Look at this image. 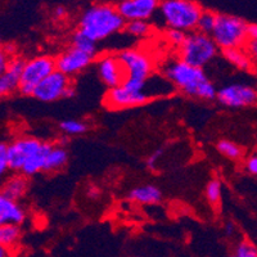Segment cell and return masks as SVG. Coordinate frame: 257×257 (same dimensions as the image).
<instances>
[{
    "mask_svg": "<svg viewBox=\"0 0 257 257\" xmlns=\"http://www.w3.org/2000/svg\"><path fill=\"white\" fill-rule=\"evenodd\" d=\"M216 99L228 108H247L257 104L256 88L244 82H231L217 89Z\"/></svg>",
    "mask_w": 257,
    "mask_h": 257,
    "instance_id": "cell-10",
    "label": "cell"
},
{
    "mask_svg": "<svg viewBox=\"0 0 257 257\" xmlns=\"http://www.w3.org/2000/svg\"><path fill=\"white\" fill-rule=\"evenodd\" d=\"M25 59L15 57L9 64L8 70L0 75V99L12 95L15 91L20 90V82L22 70L25 66Z\"/></svg>",
    "mask_w": 257,
    "mask_h": 257,
    "instance_id": "cell-15",
    "label": "cell"
},
{
    "mask_svg": "<svg viewBox=\"0 0 257 257\" xmlns=\"http://www.w3.org/2000/svg\"><path fill=\"white\" fill-rule=\"evenodd\" d=\"M126 73V79L146 81L153 75L155 62L148 53L137 48L121 50L117 54Z\"/></svg>",
    "mask_w": 257,
    "mask_h": 257,
    "instance_id": "cell-9",
    "label": "cell"
},
{
    "mask_svg": "<svg viewBox=\"0 0 257 257\" xmlns=\"http://www.w3.org/2000/svg\"><path fill=\"white\" fill-rule=\"evenodd\" d=\"M152 25L148 21H130L126 22L125 31L135 39L148 38L152 34Z\"/></svg>",
    "mask_w": 257,
    "mask_h": 257,
    "instance_id": "cell-24",
    "label": "cell"
},
{
    "mask_svg": "<svg viewBox=\"0 0 257 257\" xmlns=\"http://www.w3.org/2000/svg\"><path fill=\"white\" fill-rule=\"evenodd\" d=\"M244 171L249 175L257 176V153H252L244 161Z\"/></svg>",
    "mask_w": 257,
    "mask_h": 257,
    "instance_id": "cell-34",
    "label": "cell"
},
{
    "mask_svg": "<svg viewBox=\"0 0 257 257\" xmlns=\"http://www.w3.org/2000/svg\"><path fill=\"white\" fill-rule=\"evenodd\" d=\"M247 29L248 24L237 16L217 15L211 38L221 50L243 48L248 41Z\"/></svg>",
    "mask_w": 257,
    "mask_h": 257,
    "instance_id": "cell-6",
    "label": "cell"
},
{
    "mask_svg": "<svg viewBox=\"0 0 257 257\" xmlns=\"http://www.w3.org/2000/svg\"><path fill=\"white\" fill-rule=\"evenodd\" d=\"M205 196L208 203L212 206L219 205L222 196V183L220 179H211L208 181L205 189Z\"/></svg>",
    "mask_w": 257,
    "mask_h": 257,
    "instance_id": "cell-27",
    "label": "cell"
},
{
    "mask_svg": "<svg viewBox=\"0 0 257 257\" xmlns=\"http://www.w3.org/2000/svg\"><path fill=\"white\" fill-rule=\"evenodd\" d=\"M0 257H12V251L0 244Z\"/></svg>",
    "mask_w": 257,
    "mask_h": 257,
    "instance_id": "cell-38",
    "label": "cell"
},
{
    "mask_svg": "<svg viewBox=\"0 0 257 257\" xmlns=\"http://www.w3.org/2000/svg\"><path fill=\"white\" fill-rule=\"evenodd\" d=\"M219 47L211 35L199 31L187 34L184 43L178 48V57L194 67L205 68L217 57Z\"/></svg>",
    "mask_w": 257,
    "mask_h": 257,
    "instance_id": "cell-5",
    "label": "cell"
},
{
    "mask_svg": "<svg viewBox=\"0 0 257 257\" xmlns=\"http://www.w3.org/2000/svg\"><path fill=\"white\" fill-rule=\"evenodd\" d=\"M68 162V152L64 147L59 144H53L48 153L47 166H45V173H56L61 171Z\"/></svg>",
    "mask_w": 257,
    "mask_h": 257,
    "instance_id": "cell-22",
    "label": "cell"
},
{
    "mask_svg": "<svg viewBox=\"0 0 257 257\" xmlns=\"http://www.w3.org/2000/svg\"><path fill=\"white\" fill-rule=\"evenodd\" d=\"M71 45L72 47H76L79 49L85 50V52L91 53V54H95L98 52V48H96V43L94 40H91L89 36H86L84 32L80 31L79 29L72 34V38H71Z\"/></svg>",
    "mask_w": 257,
    "mask_h": 257,
    "instance_id": "cell-25",
    "label": "cell"
},
{
    "mask_svg": "<svg viewBox=\"0 0 257 257\" xmlns=\"http://www.w3.org/2000/svg\"><path fill=\"white\" fill-rule=\"evenodd\" d=\"M256 93H257V88H256Z\"/></svg>",
    "mask_w": 257,
    "mask_h": 257,
    "instance_id": "cell-42",
    "label": "cell"
},
{
    "mask_svg": "<svg viewBox=\"0 0 257 257\" xmlns=\"http://www.w3.org/2000/svg\"><path fill=\"white\" fill-rule=\"evenodd\" d=\"M126 21L120 15L117 6L96 3L85 9L79 21V30L95 43L107 40L125 30Z\"/></svg>",
    "mask_w": 257,
    "mask_h": 257,
    "instance_id": "cell-2",
    "label": "cell"
},
{
    "mask_svg": "<svg viewBox=\"0 0 257 257\" xmlns=\"http://www.w3.org/2000/svg\"><path fill=\"white\" fill-rule=\"evenodd\" d=\"M22 239V229L21 225L7 224L0 226V244L15 252Z\"/></svg>",
    "mask_w": 257,
    "mask_h": 257,
    "instance_id": "cell-21",
    "label": "cell"
},
{
    "mask_svg": "<svg viewBox=\"0 0 257 257\" xmlns=\"http://www.w3.org/2000/svg\"><path fill=\"white\" fill-rule=\"evenodd\" d=\"M162 79L164 76H151L146 81L125 79L120 86L107 90L103 102L111 109H127L143 105L149 100L167 93L162 89H151Z\"/></svg>",
    "mask_w": 257,
    "mask_h": 257,
    "instance_id": "cell-3",
    "label": "cell"
},
{
    "mask_svg": "<svg viewBox=\"0 0 257 257\" xmlns=\"http://www.w3.org/2000/svg\"><path fill=\"white\" fill-rule=\"evenodd\" d=\"M234 225L233 224H226L225 225V231H226V233L228 234H231V233H234Z\"/></svg>",
    "mask_w": 257,
    "mask_h": 257,
    "instance_id": "cell-40",
    "label": "cell"
},
{
    "mask_svg": "<svg viewBox=\"0 0 257 257\" xmlns=\"http://www.w3.org/2000/svg\"><path fill=\"white\" fill-rule=\"evenodd\" d=\"M216 151L224 157L229 158V160L237 161L242 158L243 156V148L237 144L235 142L229 141V139H221L217 142Z\"/></svg>",
    "mask_w": 257,
    "mask_h": 257,
    "instance_id": "cell-23",
    "label": "cell"
},
{
    "mask_svg": "<svg viewBox=\"0 0 257 257\" xmlns=\"http://www.w3.org/2000/svg\"><path fill=\"white\" fill-rule=\"evenodd\" d=\"M52 146H53L52 143L44 142L43 146L39 148L38 152H36L34 156H31V157L26 161V164H25L24 167L21 169L20 173L24 174V175L27 176V178H30V176H35L40 173H45L48 153H49Z\"/></svg>",
    "mask_w": 257,
    "mask_h": 257,
    "instance_id": "cell-18",
    "label": "cell"
},
{
    "mask_svg": "<svg viewBox=\"0 0 257 257\" xmlns=\"http://www.w3.org/2000/svg\"><path fill=\"white\" fill-rule=\"evenodd\" d=\"M88 197L91 199H95L99 197V190L96 189V188H90V190L88 189Z\"/></svg>",
    "mask_w": 257,
    "mask_h": 257,
    "instance_id": "cell-39",
    "label": "cell"
},
{
    "mask_svg": "<svg viewBox=\"0 0 257 257\" xmlns=\"http://www.w3.org/2000/svg\"><path fill=\"white\" fill-rule=\"evenodd\" d=\"M228 257H257V245L248 239H242Z\"/></svg>",
    "mask_w": 257,
    "mask_h": 257,
    "instance_id": "cell-28",
    "label": "cell"
},
{
    "mask_svg": "<svg viewBox=\"0 0 257 257\" xmlns=\"http://www.w3.org/2000/svg\"><path fill=\"white\" fill-rule=\"evenodd\" d=\"M162 76L184 95L202 100L216 99L217 89L203 68L194 67L179 57L162 64Z\"/></svg>",
    "mask_w": 257,
    "mask_h": 257,
    "instance_id": "cell-1",
    "label": "cell"
},
{
    "mask_svg": "<svg viewBox=\"0 0 257 257\" xmlns=\"http://www.w3.org/2000/svg\"><path fill=\"white\" fill-rule=\"evenodd\" d=\"M247 36H248V40L257 41V25H248Z\"/></svg>",
    "mask_w": 257,
    "mask_h": 257,
    "instance_id": "cell-37",
    "label": "cell"
},
{
    "mask_svg": "<svg viewBox=\"0 0 257 257\" xmlns=\"http://www.w3.org/2000/svg\"><path fill=\"white\" fill-rule=\"evenodd\" d=\"M96 72L100 81L108 89L120 86L126 79V73L117 54H105L96 62Z\"/></svg>",
    "mask_w": 257,
    "mask_h": 257,
    "instance_id": "cell-14",
    "label": "cell"
},
{
    "mask_svg": "<svg viewBox=\"0 0 257 257\" xmlns=\"http://www.w3.org/2000/svg\"><path fill=\"white\" fill-rule=\"evenodd\" d=\"M128 199L138 205H158L162 201V190L153 184L138 185L128 192Z\"/></svg>",
    "mask_w": 257,
    "mask_h": 257,
    "instance_id": "cell-17",
    "label": "cell"
},
{
    "mask_svg": "<svg viewBox=\"0 0 257 257\" xmlns=\"http://www.w3.org/2000/svg\"><path fill=\"white\" fill-rule=\"evenodd\" d=\"M161 0H121L117 9L126 22L149 21L160 9Z\"/></svg>",
    "mask_w": 257,
    "mask_h": 257,
    "instance_id": "cell-13",
    "label": "cell"
},
{
    "mask_svg": "<svg viewBox=\"0 0 257 257\" xmlns=\"http://www.w3.org/2000/svg\"><path fill=\"white\" fill-rule=\"evenodd\" d=\"M59 130L70 137H79L88 132L89 126L81 120H64L59 123Z\"/></svg>",
    "mask_w": 257,
    "mask_h": 257,
    "instance_id": "cell-26",
    "label": "cell"
},
{
    "mask_svg": "<svg viewBox=\"0 0 257 257\" xmlns=\"http://www.w3.org/2000/svg\"><path fill=\"white\" fill-rule=\"evenodd\" d=\"M245 49L248 52V54L251 56L252 61L253 63L257 66V41H247V44H245Z\"/></svg>",
    "mask_w": 257,
    "mask_h": 257,
    "instance_id": "cell-35",
    "label": "cell"
},
{
    "mask_svg": "<svg viewBox=\"0 0 257 257\" xmlns=\"http://www.w3.org/2000/svg\"><path fill=\"white\" fill-rule=\"evenodd\" d=\"M13 58H15V53H13L12 48L0 45V75H3L8 70Z\"/></svg>",
    "mask_w": 257,
    "mask_h": 257,
    "instance_id": "cell-32",
    "label": "cell"
},
{
    "mask_svg": "<svg viewBox=\"0 0 257 257\" xmlns=\"http://www.w3.org/2000/svg\"><path fill=\"white\" fill-rule=\"evenodd\" d=\"M26 216V210L20 201L11 198L0 190V226L7 224H24Z\"/></svg>",
    "mask_w": 257,
    "mask_h": 257,
    "instance_id": "cell-16",
    "label": "cell"
},
{
    "mask_svg": "<svg viewBox=\"0 0 257 257\" xmlns=\"http://www.w3.org/2000/svg\"><path fill=\"white\" fill-rule=\"evenodd\" d=\"M44 142L35 137H18L8 144V156L11 170L15 173H20L21 169L26 164L31 156L35 155Z\"/></svg>",
    "mask_w": 257,
    "mask_h": 257,
    "instance_id": "cell-12",
    "label": "cell"
},
{
    "mask_svg": "<svg viewBox=\"0 0 257 257\" xmlns=\"http://www.w3.org/2000/svg\"><path fill=\"white\" fill-rule=\"evenodd\" d=\"M222 56L225 61L239 71H251L254 64L247 49H243V48L222 50Z\"/></svg>",
    "mask_w": 257,
    "mask_h": 257,
    "instance_id": "cell-20",
    "label": "cell"
},
{
    "mask_svg": "<svg viewBox=\"0 0 257 257\" xmlns=\"http://www.w3.org/2000/svg\"><path fill=\"white\" fill-rule=\"evenodd\" d=\"M0 190L8 197H11V198L16 199V201H21L26 196L27 190H29L27 176H25L24 174L21 173H16L15 175L8 176L4 180Z\"/></svg>",
    "mask_w": 257,
    "mask_h": 257,
    "instance_id": "cell-19",
    "label": "cell"
},
{
    "mask_svg": "<svg viewBox=\"0 0 257 257\" xmlns=\"http://www.w3.org/2000/svg\"><path fill=\"white\" fill-rule=\"evenodd\" d=\"M75 94L76 91L71 82V77L56 70L38 85L32 96L40 102L50 103L63 98H72Z\"/></svg>",
    "mask_w": 257,
    "mask_h": 257,
    "instance_id": "cell-8",
    "label": "cell"
},
{
    "mask_svg": "<svg viewBox=\"0 0 257 257\" xmlns=\"http://www.w3.org/2000/svg\"><path fill=\"white\" fill-rule=\"evenodd\" d=\"M0 43H2V39H0Z\"/></svg>",
    "mask_w": 257,
    "mask_h": 257,
    "instance_id": "cell-41",
    "label": "cell"
},
{
    "mask_svg": "<svg viewBox=\"0 0 257 257\" xmlns=\"http://www.w3.org/2000/svg\"><path fill=\"white\" fill-rule=\"evenodd\" d=\"M216 13L211 12V11H203V13L201 15L198 20V25H197V31L203 32V34H207L211 35L212 34V30L216 25Z\"/></svg>",
    "mask_w": 257,
    "mask_h": 257,
    "instance_id": "cell-29",
    "label": "cell"
},
{
    "mask_svg": "<svg viewBox=\"0 0 257 257\" xmlns=\"http://www.w3.org/2000/svg\"><path fill=\"white\" fill-rule=\"evenodd\" d=\"M185 38H187V32L180 31V30L167 29L165 32V39L167 40V43L176 48H179L184 43Z\"/></svg>",
    "mask_w": 257,
    "mask_h": 257,
    "instance_id": "cell-30",
    "label": "cell"
},
{
    "mask_svg": "<svg viewBox=\"0 0 257 257\" xmlns=\"http://www.w3.org/2000/svg\"><path fill=\"white\" fill-rule=\"evenodd\" d=\"M56 70V58L48 54H40L27 59L21 75L18 91L24 95H32L38 85Z\"/></svg>",
    "mask_w": 257,
    "mask_h": 257,
    "instance_id": "cell-7",
    "label": "cell"
},
{
    "mask_svg": "<svg viewBox=\"0 0 257 257\" xmlns=\"http://www.w3.org/2000/svg\"><path fill=\"white\" fill-rule=\"evenodd\" d=\"M9 171H11V165H9L8 144L0 142V179L6 178Z\"/></svg>",
    "mask_w": 257,
    "mask_h": 257,
    "instance_id": "cell-31",
    "label": "cell"
},
{
    "mask_svg": "<svg viewBox=\"0 0 257 257\" xmlns=\"http://www.w3.org/2000/svg\"><path fill=\"white\" fill-rule=\"evenodd\" d=\"M158 13L167 29L189 34L197 30L203 8L194 0H161Z\"/></svg>",
    "mask_w": 257,
    "mask_h": 257,
    "instance_id": "cell-4",
    "label": "cell"
},
{
    "mask_svg": "<svg viewBox=\"0 0 257 257\" xmlns=\"http://www.w3.org/2000/svg\"><path fill=\"white\" fill-rule=\"evenodd\" d=\"M164 155H165V148H158L157 151H155L153 153H151V156H149L146 161L147 167L151 170H155L156 167H157L158 162L161 161V158L164 157Z\"/></svg>",
    "mask_w": 257,
    "mask_h": 257,
    "instance_id": "cell-33",
    "label": "cell"
},
{
    "mask_svg": "<svg viewBox=\"0 0 257 257\" xmlns=\"http://www.w3.org/2000/svg\"><path fill=\"white\" fill-rule=\"evenodd\" d=\"M95 57V54L71 45L56 58V68L68 77H73L86 70L93 63Z\"/></svg>",
    "mask_w": 257,
    "mask_h": 257,
    "instance_id": "cell-11",
    "label": "cell"
},
{
    "mask_svg": "<svg viewBox=\"0 0 257 257\" xmlns=\"http://www.w3.org/2000/svg\"><path fill=\"white\" fill-rule=\"evenodd\" d=\"M67 13H68L67 9L62 6H58L56 9H54L53 16H54V18H57V20H62V18H64L66 16H67Z\"/></svg>",
    "mask_w": 257,
    "mask_h": 257,
    "instance_id": "cell-36",
    "label": "cell"
}]
</instances>
